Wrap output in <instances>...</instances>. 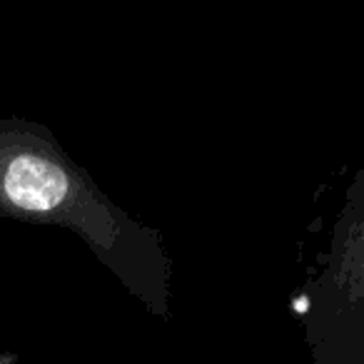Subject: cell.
Segmentation results:
<instances>
[{
	"mask_svg": "<svg viewBox=\"0 0 364 364\" xmlns=\"http://www.w3.org/2000/svg\"><path fill=\"white\" fill-rule=\"evenodd\" d=\"M0 364H21V362H18L16 354H11V352H0Z\"/></svg>",
	"mask_w": 364,
	"mask_h": 364,
	"instance_id": "1",
	"label": "cell"
}]
</instances>
